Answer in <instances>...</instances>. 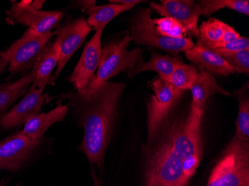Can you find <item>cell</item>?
<instances>
[{
    "mask_svg": "<svg viewBox=\"0 0 249 186\" xmlns=\"http://www.w3.org/2000/svg\"><path fill=\"white\" fill-rule=\"evenodd\" d=\"M35 80V74L31 71L13 83L0 85V113L6 111L22 96L26 94Z\"/></svg>",
    "mask_w": 249,
    "mask_h": 186,
    "instance_id": "cell-19",
    "label": "cell"
},
{
    "mask_svg": "<svg viewBox=\"0 0 249 186\" xmlns=\"http://www.w3.org/2000/svg\"><path fill=\"white\" fill-rule=\"evenodd\" d=\"M226 23L215 18L203 22L198 28L197 46L216 50L220 44Z\"/></svg>",
    "mask_w": 249,
    "mask_h": 186,
    "instance_id": "cell-21",
    "label": "cell"
},
{
    "mask_svg": "<svg viewBox=\"0 0 249 186\" xmlns=\"http://www.w3.org/2000/svg\"><path fill=\"white\" fill-rule=\"evenodd\" d=\"M103 30L96 31L94 35L85 45L82 56L73 72L68 78L78 92L84 90L95 75L102 56V34Z\"/></svg>",
    "mask_w": 249,
    "mask_h": 186,
    "instance_id": "cell-10",
    "label": "cell"
},
{
    "mask_svg": "<svg viewBox=\"0 0 249 186\" xmlns=\"http://www.w3.org/2000/svg\"><path fill=\"white\" fill-rule=\"evenodd\" d=\"M91 30V28L88 26L83 18H78L68 21L54 32V34L57 35L55 40L59 43L60 58L55 73L53 76L50 83H53L59 76L66 64L76 50L80 48Z\"/></svg>",
    "mask_w": 249,
    "mask_h": 186,
    "instance_id": "cell-9",
    "label": "cell"
},
{
    "mask_svg": "<svg viewBox=\"0 0 249 186\" xmlns=\"http://www.w3.org/2000/svg\"><path fill=\"white\" fill-rule=\"evenodd\" d=\"M60 58V46L58 41L48 45L42 53L36 66L32 68L35 74V80L32 85L44 89L45 86L51 82L52 72L56 67H58Z\"/></svg>",
    "mask_w": 249,
    "mask_h": 186,
    "instance_id": "cell-16",
    "label": "cell"
},
{
    "mask_svg": "<svg viewBox=\"0 0 249 186\" xmlns=\"http://www.w3.org/2000/svg\"><path fill=\"white\" fill-rule=\"evenodd\" d=\"M149 86L154 92L147 104L148 134L151 142L183 91L176 89L169 81L159 76L149 82Z\"/></svg>",
    "mask_w": 249,
    "mask_h": 186,
    "instance_id": "cell-7",
    "label": "cell"
},
{
    "mask_svg": "<svg viewBox=\"0 0 249 186\" xmlns=\"http://www.w3.org/2000/svg\"><path fill=\"white\" fill-rule=\"evenodd\" d=\"M201 157V151L197 152L191 156H188L183 164V184L187 186L190 179L195 174L197 169L200 164Z\"/></svg>",
    "mask_w": 249,
    "mask_h": 186,
    "instance_id": "cell-26",
    "label": "cell"
},
{
    "mask_svg": "<svg viewBox=\"0 0 249 186\" xmlns=\"http://www.w3.org/2000/svg\"><path fill=\"white\" fill-rule=\"evenodd\" d=\"M151 9L163 17L178 21L184 26L186 33L198 36V20L201 15L198 3L190 0H163L160 3L151 2Z\"/></svg>",
    "mask_w": 249,
    "mask_h": 186,
    "instance_id": "cell-11",
    "label": "cell"
},
{
    "mask_svg": "<svg viewBox=\"0 0 249 186\" xmlns=\"http://www.w3.org/2000/svg\"><path fill=\"white\" fill-rule=\"evenodd\" d=\"M0 186H3V185H2V183L0 182Z\"/></svg>",
    "mask_w": 249,
    "mask_h": 186,
    "instance_id": "cell-33",
    "label": "cell"
},
{
    "mask_svg": "<svg viewBox=\"0 0 249 186\" xmlns=\"http://www.w3.org/2000/svg\"><path fill=\"white\" fill-rule=\"evenodd\" d=\"M54 35L52 32L42 34L28 29L8 50L0 52V56L8 63V71L16 73L29 68L32 70Z\"/></svg>",
    "mask_w": 249,
    "mask_h": 186,
    "instance_id": "cell-6",
    "label": "cell"
},
{
    "mask_svg": "<svg viewBox=\"0 0 249 186\" xmlns=\"http://www.w3.org/2000/svg\"><path fill=\"white\" fill-rule=\"evenodd\" d=\"M239 101L238 117L236 119V131L234 138L249 142V96L244 91V86L241 90L236 91Z\"/></svg>",
    "mask_w": 249,
    "mask_h": 186,
    "instance_id": "cell-23",
    "label": "cell"
},
{
    "mask_svg": "<svg viewBox=\"0 0 249 186\" xmlns=\"http://www.w3.org/2000/svg\"><path fill=\"white\" fill-rule=\"evenodd\" d=\"M204 109L192 104L185 121L172 125L148 162L145 186H184V161L201 151L200 130Z\"/></svg>",
    "mask_w": 249,
    "mask_h": 186,
    "instance_id": "cell-2",
    "label": "cell"
},
{
    "mask_svg": "<svg viewBox=\"0 0 249 186\" xmlns=\"http://www.w3.org/2000/svg\"><path fill=\"white\" fill-rule=\"evenodd\" d=\"M131 41L132 40L129 32H126L121 37L105 45L102 50L97 72L93 75L87 88L97 87L120 72H126L130 78L134 76L136 69L143 62V51L141 49L128 51Z\"/></svg>",
    "mask_w": 249,
    "mask_h": 186,
    "instance_id": "cell-3",
    "label": "cell"
},
{
    "mask_svg": "<svg viewBox=\"0 0 249 186\" xmlns=\"http://www.w3.org/2000/svg\"><path fill=\"white\" fill-rule=\"evenodd\" d=\"M155 30L158 35L169 38H186L185 29L178 21L170 17L153 19Z\"/></svg>",
    "mask_w": 249,
    "mask_h": 186,
    "instance_id": "cell-24",
    "label": "cell"
},
{
    "mask_svg": "<svg viewBox=\"0 0 249 186\" xmlns=\"http://www.w3.org/2000/svg\"><path fill=\"white\" fill-rule=\"evenodd\" d=\"M185 55L189 61L211 75L227 76L236 73L223 57L214 50L204 46L196 45L185 51Z\"/></svg>",
    "mask_w": 249,
    "mask_h": 186,
    "instance_id": "cell-14",
    "label": "cell"
},
{
    "mask_svg": "<svg viewBox=\"0 0 249 186\" xmlns=\"http://www.w3.org/2000/svg\"><path fill=\"white\" fill-rule=\"evenodd\" d=\"M32 1L22 0L13 4L7 11L6 21L11 25L22 24L29 26L38 34L51 32L58 26L64 17L61 11H44L34 8Z\"/></svg>",
    "mask_w": 249,
    "mask_h": 186,
    "instance_id": "cell-8",
    "label": "cell"
},
{
    "mask_svg": "<svg viewBox=\"0 0 249 186\" xmlns=\"http://www.w3.org/2000/svg\"><path fill=\"white\" fill-rule=\"evenodd\" d=\"M217 50L224 51H231V52L248 50H249V40L248 37H240V38L231 43L222 45Z\"/></svg>",
    "mask_w": 249,
    "mask_h": 186,
    "instance_id": "cell-28",
    "label": "cell"
},
{
    "mask_svg": "<svg viewBox=\"0 0 249 186\" xmlns=\"http://www.w3.org/2000/svg\"><path fill=\"white\" fill-rule=\"evenodd\" d=\"M249 145L233 138L213 169L207 186H249Z\"/></svg>",
    "mask_w": 249,
    "mask_h": 186,
    "instance_id": "cell-4",
    "label": "cell"
},
{
    "mask_svg": "<svg viewBox=\"0 0 249 186\" xmlns=\"http://www.w3.org/2000/svg\"><path fill=\"white\" fill-rule=\"evenodd\" d=\"M141 1L132 0L128 4L110 3L103 5H92L86 10L88 18L86 22L95 31L104 30L109 22L120 14L131 9Z\"/></svg>",
    "mask_w": 249,
    "mask_h": 186,
    "instance_id": "cell-17",
    "label": "cell"
},
{
    "mask_svg": "<svg viewBox=\"0 0 249 186\" xmlns=\"http://www.w3.org/2000/svg\"><path fill=\"white\" fill-rule=\"evenodd\" d=\"M151 8L141 9L131 20L130 37L136 44L145 45L167 51L174 56L185 52L195 45L192 39H174L158 35L155 30Z\"/></svg>",
    "mask_w": 249,
    "mask_h": 186,
    "instance_id": "cell-5",
    "label": "cell"
},
{
    "mask_svg": "<svg viewBox=\"0 0 249 186\" xmlns=\"http://www.w3.org/2000/svg\"><path fill=\"white\" fill-rule=\"evenodd\" d=\"M8 65V63L4 59L3 57L0 56V75H2V74L5 72Z\"/></svg>",
    "mask_w": 249,
    "mask_h": 186,
    "instance_id": "cell-31",
    "label": "cell"
},
{
    "mask_svg": "<svg viewBox=\"0 0 249 186\" xmlns=\"http://www.w3.org/2000/svg\"><path fill=\"white\" fill-rule=\"evenodd\" d=\"M181 64H183L182 60L178 57L152 52L150 60L148 62L142 63L136 69L134 75L145 71H155L161 79L169 81L176 67Z\"/></svg>",
    "mask_w": 249,
    "mask_h": 186,
    "instance_id": "cell-20",
    "label": "cell"
},
{
    "mask_svg": "<svg viewBox=\"0 0 249 186\" xmlns=\"http://www.w3.org/2000/svg\"><path fill=\"white\" fill-rule=\"evenodd\" d=\"M190 90L193 95L192 104L204 108L207 99L213 95L219 93L225 96H231L228 91L218 85L213 75L203 69L199 71L198 78L190 88Z\"/></svg>",
    "mask_w": 249,
    "mask_h": 186,
    "instance_id": "cell-18",
    "label": "cell"
},
{
    "mask_svg": "<svg viewBox=\"0 0 249 186\" xmlns=\"http://www.w3.org/2000/svg\"><path fill=\"white\" fill-rule=\"evenodd\" d=\"M124 88V84L107 81L93 89L61 95L80 114L84 137L79 148L91 164H103Z\"/></svg>",
    "mask_w": 249,
    "mask_h": 186,
    "instance_id": "cell-1",
    "label": "cell"
},
{
    "mask_svg": "<svg viewBox=\"0 0 249 186\" xmlns=\"http://www.w3.org/2000/svg\"><path fill=\"white\" fill-rule=\"evenodd\" d=\"M240 34H239L238 32H236L233 28L226 24L225 27V30H224L223 36H222L220 44H219L218 49H219L222 45L225 44V43H231V42L235 41V40H237V39L240 38Z\"/></svg>",
    "mask_w": 249,
    "mask_h": 186,
    "instance_id": "cell-30",
    "label": "cell"
},
{
    "mask_svg": "<svg viewBox=\"0 0 249 186\" xmlns=\"http://www.w3.org/2000/svg\"><path fill=\"white\" fill-rule=\"evenodd\" d=\"M68 112V104L59 103L55 108L47 113H38L25 123L22 133L31 139H39L47 130L55 123L64 121Z\"/></svg>",
    "mask_w": 249,
    "mask_h": 186,
    "instance_id": "cell-15",
    "label": "cell"
},
{
    "mask_svg": "<svg viewBox=\"0 0 249 186\" xmlns=\"http://www.w3.org/2000/svg\"><path fill=\"white\" fill-rule=\"evenodd\" d=\"M201 8V15H212L214 12L227 8V0H203L198 3Z\"/></svg>",
    "mask_w": 249,
    "mask_h": 186,
    "instance_id": "cell-27",
    "label": "cell"
},
{
    "mask_svg": "<svg viewBox=\"0 0 249 186\" xmlns=\"http://www.w3.org/2000/svg\"><path fill=\"white\" fill-rule=\"evenodd\" d=\"M43 2H42V1H36V2H32V5L36 9L40 10L42 8Z\"/></svg>",
    "mask_w": 249,
    "mask_h": 186,
    "instance_id": "cell-32",
    "label": "cell"
},
{
    "mask_svg": "<svg viewBox=\"0 0 249 186\" xmlns=\"http://www.w3.org/2000/svg\"><path fill=\"white\" fill-rule=\"evenodd\" d=\"M227 8L243 15H249V2L248 0H228Z\"/></svg>",
    "mask_w": 249,
    "mask_h": 186,
    "instance_id": "cell-29",
    "label": "cell"
},
{
    "mask_svg": "<svg viewBox=\"0 0 249 186\" xmlns=\"http://www.w3.org/2000/svg\"><path fill=\"white\" fill-rule=\"evenodd\" d=\"M199 71L193 64H180L177 66L169 78V82L175 88L184 92L190 89L198 76Z\"/></svg>",
    "mask_w": 249,
    "mask_h": 186,
    "instance_id": "cell-22",
    "label": "cell"
},
{
    "mask_svg": "<svg viewBox=\"0 0 249 186\" xmlns=\"http://www.w3.org/2000/svg\"><path fill=\"white\" fill-rule=\"evenodd\" d=\"M44 89H38L32 85L25 97L17 103L0 120V124L5 129H11L25 124L29 118L40 113L45 103L52 100L48 93L43 94Z\"/></svg>",
    "mask_w": 249,
    "mask_h": 186,
    "instance_id": "cell-13",
    "label": "cell"
},
{
    "mask_svg": "<svg viewBox=\"0 0 249 186\" xmlns=\"http://www.w3.org/2000/svg\"><path fill=\"white\" fill-rule=\"evenodd\" d=\"M214 51L223 57L235 72L245 73L246 75L249 73V50L235 52L218 50Z\"/></svg>",
    "mask_w": 249,
    "mask_h": 186,
    "instance_id": "cell-25",
    "label": "cell"
},
{
    "mask_svg": "<svg viewBox=\"0 0 249 186\" xmlns=\"http://www.w3.org/2000/svg\"><path fill=\"white\" fill-rule=\"evenodd\" d=\"M39 139H31L22 131L0 143V169L16 170L30 157L40 145Z\"/></svg>",
    "mask_w": 249,
    "mask_h": 186,
    "instance_id": "cell-12",
    "label": "cell"
}]
</instances>
